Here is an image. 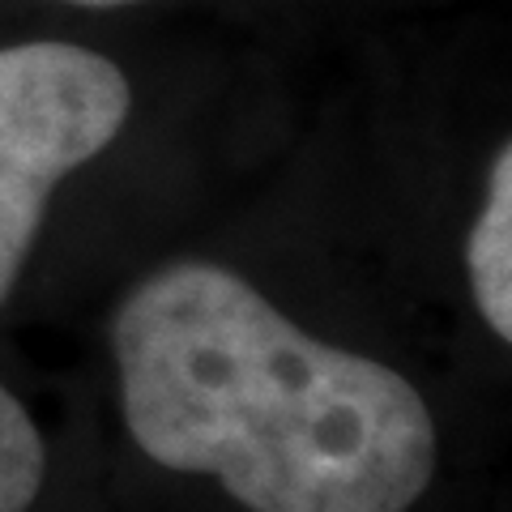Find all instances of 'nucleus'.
<instances>
[{
	"label": "nucleus",
	"instance_id": "obj_2",
	"mask_svg": "<svg viewBox=\"0 0 512 512\" xmlns=\"http://www.w3.org/2000/svg\"><path fill=\"white\" fill-rule=\"evenodd\" d=\"M128 77L77 43L0 47V303L18 282L56 184L120 137Z\"/></svg>",
	"mask_w": 512,
	"mask_h": 512
},
{
	"label": "nucleus",
	"instance_id": "obj_5",
	"mask_svg": "<svg viewBox=\"0 0 512 512\" xmlns=\"http://www.w3.org/2000/svg\"><path fill=\"white\" fill-rule=\"evenodd\" d=\"M69 5H90V9H111V5H133V0H69Z\"/></svg>",
	"mask_w": 512,
	"mask_h": 512
},
{
	"label": "nucleus",
	"instance_id": "obj_1",
	"mask_svg": "<svg viewBox=\"0 0 512 512\" xmlns=\"http://www.w3.org/2000/svg\"><path fill=\"white\" fill-rule=\"evenodd\" d=\"M124 423L150 461L252 512H406L436 474L419 389L308 338L210 261L158 269L111 320Z\"/></svg>",
	"mask_w": 512,
	"mask_h": 512
},
{
	"label": "nucleus",
	"instance_id": "obj_4",
	"mask_svg": "<svg viewBox=\"0 0 512 512\" xmlns=\"http://www.w3.org/2000/svg\"><path fill=\"white\" fill-rule=\"evenodd\" d=\"M47 448L35 419L0 384V512H26L43 491Z\"/></svg>",
	"mask_w": 512,
	"mask_h": 512
},
{
	"label": "nucleus",
	"instance_id": "obj_3",
	"mask_svg": "<svg viewBox=\"0 0 512 512\" xmlns=\"http://www.w3.org/2000/svg\"><path fill=\"white\" fill-rule=\"evenodd\" d=\"M512 150L495 154L491 184H487V205L478 214L466 248L470 265V291L483 312L487 329L500 342L512 338Z\"/></svg>",
	"mask_w": 512,
	"mask_h": 512
}]
</instances>
